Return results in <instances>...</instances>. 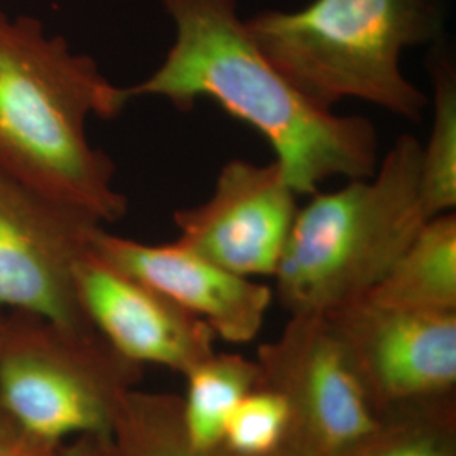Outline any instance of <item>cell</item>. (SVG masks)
Masks as SVG:
<instances>
[{"label": "cell", "instance_id": "cell-1", "mask_svg": "<svg viewBox=\"0 0 456 456\" xmlns=\"http://www.w3.org/2000/svg\"><path fill=\"white\" fill-rule=\"evenodd\" d=\"M175 43L129 97H161L178 110L200 98L220 105L267 141L297 196L330 178H367L379 164V137L365 117L338 115L305 97L256 45L237 0H163Z\"/></svg>", "mask_w": 456, "mask_h": 456}, {"label": "cell", "instance_id": "cell-2", "mask_svg": "<svg viewBox=\"0 0 456 456\" xmlns=\"http://www.w3.org/2000/svg\"><path fill=\"white\" fill-rule=\"evenodd\" d=\"M132 98L65 37L31 16L0 12V169L102 224L127 213L109 154L92 146V117L112 120Z\"/></svg>", "mask_w": 456, "mask_h": 456}, {"label": "cell", "instance_id": "cell-3", "mask_svg": "<svg viewBox=\"0 0 456 456\" xmlns=\"http://www.w3.org/2000/svg\"><path fill=\"white\" fill-rule=\"evenodd\" d=\"M440 0H313L301 11H264L245 28L271 63L310 98L333 107L355 98L419 122L429 97L401 68L408 48L441 33Z\"/></svg>", "mask_w": 456, "mask_h": 456}, {"label": "cell", "instance_id": "cell-4", "mask_svg": "<svg viewBox=\"0 0 456 456\" xmlns=\"http://www.w3.org/2000/svg\"><path fill=\"white\" fill-rule=\"evenodd\" d=\"M421 142L401 135L372 176L311 195L277 267L274 297L289 314H326L362 299L421 230Z\"/></svg>", "mask_w": 456, "mask_h": 456}, {"label": "cell", "instance_id": "cell-5", "mask_svg": "<svg viewBox=\"0 0 456 456\" xmlns=\"http://www.w3.org/2000/svg\"><path fill=\"white\" fill-rule=\"evenodd\" d=\"M142 367L94 328H68L5 311L0 335V411L51 443L109 436Z\"/></svg>", "mask_w": 456, "mask_h": 456}, {"label": "cell", "instance_id": "cell-6", "mask_svg": "<svg viewBox=\"0 0 456 456\" xmlns=\"http://www.w3.org/2000/svg\"><path fill=\"white\" fill-rule=\"evenodd\" d=\"M256 360L259 386L279 392L289 406L286 448L294 455H354L380 428L384 414L328 314H289Z\"/></svg>", "mask_w": 456, "mask_h": 456}, {"label": "cell", "instance_id": "cell-7", "mask_svg": "<svg viewBox=\"0 0 456 456\" xmlns=\"http://www.w3.org/2000/svg\"><path fill=\"white\" fill-rule=\"evenodd\" d=\"M103 225L0 169V310L92 328L78 301L75 267Z\"/></svg>", "mask_w": 456, "mask_h": 456}, {"label": "cell", "instance_id": "cell-8", "mask_svg": "<svg viewBox=\"0 0 456 456\" xmlns=\"http://www.w3.org/2000/svg\"><path fill=\"white\" fill-rule=\"evenodd\" d=\"M326 314L380 414L455 395L456 311L394 310L362 297Z\"/></svg>", "mask_w": 456, "mask_h": 456}, {"label": "cell", "instance_id": "cell-9", "mask_svg": "<svg viewBox=\"0 0 456 456\" xmlns=\"http://www.w3.org/2000/svg\"><path fill=\"white\" fill-rule=\"evenodd\" d=\"M297 193L276 161H228L212 196L175 212L178 242L233 274L274 277L297 215Z\"/></svg>", "mask_w": 456, "mask_h": 456}, {"label": "cell", "instance_id": "cell-10", "mask_svg": "<svg viewBox=\"0 0 456 456\" xmlns=\"http://www.w3.org/2000/svg\"><path fill=\"white\" fill-rule=\"evenodd\" d=\"M83 314L118 355L135 365L186 374L215 352L216 335L164 294L115 269L92 248L75 267Z\"/></svg>", "mask_w": 456, "mask_h": 456}, {"label": "cell", "instance_id": "cell-11", "mask_svg": "<svg viewBox=\"0 0 456 456\" xmlns=\"http://www.w3.org/2000/svg\"><path fill=\"white\" fill-rule=\"evenodd\" d=\"M92 252L203 320L224 342L256 340L274 299L269 284L233 274L178 240L144 244L100 227Z\"/></svg>", "mask_w": 456, "mask_h": 456}, {"label": "cell", "instance_id": "cell-12", "mask_svg": "<svg viewBox=\"0 0 456 456\" xmlns=\"http://www.w3.org/2000/svg\"><path fill=\"white\" fill-rule=\"evenodd\" d=\"M363 299L394 310L456 311L455 212L426 220Z\"/></svg>", "mask_w": 456, "mask_h": 456}, {"label": "cell", "instance_id": "cell-13", "mask_svg": "<svg viewBox=\"0 0 456 456\" xmlns=\"http://www.w3.org/2000/svg\"><path fill=\"white\" fill-rule=\"evenodd\" d=\"M181 418L193 446L212 453L222 446L230 412L261 384L257 360L240 354H218L198 362L186 374Z\"/></svg>", "mask_w": 456, "mask_h": 456}, {"label": "cell", "instance_id": "cell-14", "mask_svg": "<svg viewBox=\"0 0 456 456\" xmlns=\"http://www.w3.org/2000/svg\"><path fill=\"white\" fill-rule=\"evenodd\" d=\"M433 120L421 144L419 198L426 218L456 208V69L446 53L429 60Z\"/></svg>", "mask_w": 456, "mask_h": 456}, {"label": "cell", "instance_id": "cell-15", "mask_svg": "<svg viewBox=\"0 0 456 456\" xmlns=\"http://www.w3.org/2000/svg\"><path fill=\"white\" fill-rule=\"evenodd\" d=\"M112 456H218L193 446L173 394L132 389L109 435Z\"/></svg>", "mask_w": 456, "mask_h": 456}, {"label": "cell", "instance_id": "cell-16", "mask_svg": "<svg viewBox=\"0 0 456 456\" xmlns=\"http://www.w3.org/2000/svg\"><path fill=\"white\" fill-rule=\"evenodd\" d=\"M350 456H456L455 395L386 412L380 428Z\"/></svg>", "mask_w": 456, "mask_h": 456}, {"label": "cell", "instance_id": "cell-17", "mask_svg": "<svg viewBox=\"0 0 456 456\" xmlns=\"http://www.w3.org/2000/svg\"><path fill=\"white\" fill-rule=\"evenodd\" d=\"M289 426L286 399L259 386L230 412L220 448L233 456L273 455L286 446Z\"/></svg>", "mask_w": 456, "mask_h": 456}, {"label": "cell", "instance_id": "cell-18", "mask_svg": "<svg viewBox=\"0 0 456 456\" xmlns=\"http://www.w3.org/2000/svg\"><path fill=\"white\" fill-rule=\"evenodd\" d=\"M65 443H51L0 416V456H63Z\"/></svg>", "mask_w": 456, "mask_h": 456}, {"label": "cell", "instance_id": "cell-19", "mask_svg": "<svg viewBox=\"0 0 456 456\" xmlns=\"http://www.w3.org/2000/svg\"><path fill=\"white\" fill-rule=\"evenodd\" d=\"M63 456H112L109 436H82L68 441Z\"/></svg>", "mask_w": 456, "mask_h": 456}, {"label": "cell", "instance_id": "cell-20", "mask_svg": "<svg viewBox=\"0 0 456 456\" xmlns=\"http://www.w3.org/2000/svg\"><path fill=\"white\" fill-rule=\"evenodd\" d=\"M216 455H218V456H233V455H230V453H227V452H225V450H222V448H218V450H216ZM269 456H296V455H294L293 452H291V450H289V448H286V446H284V448H282V450H279V452H276V453H273V455H269Z\"/></svg>", "mask_w": 456, "mask_h": 456}, {"label": "cell", "instance_id": "cell-21", "mask_svg": "<svg viewBox=\"0 0 456 456\" xmlns=\"http://www.w3.org/2000/svg\"><path fill=\"white\" fill-rule=\"evenodd\" d=\"M4 318H5V311L0 310V335H2V326H4Z\"/></svg>", "mask_w": 456, "mask_h": 456}, {"label": "cell", "instance_id": "cell-22", "mask_svg": "<svg viewBox=\"0 0 456 456\" xmlns=\"http://www.w3.org/2000/svg\"><path fill=\"white\" fill-rule=\"evenodd\" d=\"M0 416H2V411H0Z\"/></svg>", "mask_w": 456, "mask_h": 456}]
</instances>
